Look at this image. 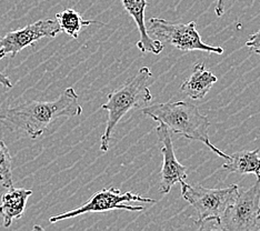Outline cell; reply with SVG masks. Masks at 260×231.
Masks as SVG:
<instances>
[{"mask_svg":"<svg viewBox=\"0 0 260 231\" xmlns=\"http://www.w3.org/2000/svg\"><path fill=\"white\" fill-rule=\"evenodd\" d=\"M260 219V180L237 198L224 211L218 229L226 231H255Z\"/></svg>","mask_w":260,"mask_h":231,"instance_id":"obj_7","label":"cell"},{"mask_svg":"<svg viewBox=\"0 0 260 231\" xmlns=\"http://www.w3.org/2000/svg\"><path fill=\"white\" fill-rule=\"evenodd\" d=\"M246 46L250 49V51L260 56V29L256 34L250 36V38L246 43Z\"/></svg>","mask_w":260,"mask_h":231,"instance_id":"obj_16","label":"cell"},{"mask_svg":"<svg viewBox=\"0 0 260 231\" xmlns=\"http://www.w3.org/2000/svg\"><path fill=\"white\" fill-rule=\"evenodd\" d=\"M156 134L159 142L161 144L162 153V167L160 173V183H159V191L162 194H167L176 183L185 181L188 177V168L181 164L176 158L175 149L171 140L170 130L166 124L159 123L156 127Z\"/></svg>","mask_w":260,"mask_h":231,"instance_id":"obj_9","label":"cell"},{"mask_svg":"<svg viewBox=\"0 0 260 231\" xmlns=\"http://www.w3.org/2000/svg\"><path fill=\"white\" fill-rule=\"evenodd\" d=\"M61 32L56 19H41L0 38V59L15 57L22 49L32 46L41 38H55Z\"/></svg>","mask_w":260,"mask_h":231,"instance_id":"obj_8","label":"cell"},{"mask_svg":"<svg viewBox=\"0 0 260 231\" xmlns=\"http://www.w3.org/2000/svg\"><path fill=\"white\" fill-rule=\"evenodd\" d=\"M32 194V190L26 188H11L8 189L2 197L0 205V215L3 217L4 227L8 228L15 219L23 216L26 209L27 200Z\"/></svg>","mask_w":260,"mask_h":231,"instance_id":"obj_11","label":"cell"},{"mask_svg":"<svg viewBox=\"0 0 260 231\" xmlns=\"http://www.w3.org/2000/svg\"><path fill=\"white\" fill-rule=\"evenodd\" d=\"M152 84L153 75L150 69L143 67L125 85L108 93L107 103L102 106L103 110L108 111L107 124L100 138V150L103 152L108 151L112 131L121 118L130 110L144 108L151 102L152 94L149 87Z\"/></svg>","mask_w":260,"mask_h":231,"instance_id":"obj_3","label":"cell"},{"mask_svg":"<svg viewBox=\"0 0 260 231\" xmlns=\"http://www.w3.org/2000/svg\"><path fill=\"white\" fill-rule=\"evenodd\" d=\"M224 13V0H217L216 5V14L217 16H222Z\"/></svg>","mask_w":260,"mask_h":231,"instance_id":"obj_18","label":"cell"},{"mask_svg":"<svg viewBox=\"0 0 260 231\" xmlns=\"http://www.w3.org/2000/svg\"><path fill=\"white\" fill-rule=\"evenodd\" d=\"M217 81V76L207 70L205 63L200 62L194 64L192 74L182 82L180 90L191 99H203Z\"/></svg>","mask_w":260,"mask_h":231,"instance_id":"obj_12","label":"cell"},{"mask_svg":"<svg viewBox=\"0 0 260 231\" xmlns=\"http://www.w3.org/2000/svg\"><path fill=\"white\" fill-rule=\"evenodd\" d=\"M259 149L252 151H238L230 156L228 161L222 164V169L229 174L247 175L253 174L260 180V157Z\"/></svg>","mask_w":260,"mask_h":231,"instance_id":"obj_13","label":"cell"},{"mask_svg":"<svg viewBox=\"0 0 260 231\" xmlns=\"http://www.w3.org/2000/svg\"><path fill=\"white\" fill-rule=\"evenodd\" d=\"M181 197L197 212V223L199 229H204L205 224L215 221L219 223L220 219L228 207L237 198L239 187L230 185L224 188L210 189L202 185L191 186L185 181L180 182Z\"/></svg>","mask_w":260,"mask_h":231,"instance_id":"obj_4","label":"cell"},{"mask_svg":"<svg viewBox=\"0 0 260 231\" xmlns=\"http://www.w3.org/2000/svg\"><path fill=\"white\" fill-rule=\"evenodd\" d=\"M121 3L127 14L132 16L136 25H137L138 31L140 34V39L136 44L138 49L143 52H151L153 55H159L164 50V45L160 40L150 37L145 23V9L147 7V0H121Z\"/></svg>","mask_w":260,"mask_h":231,"instance_id":"obj_10","label":"cell"},{"mask_svg":"<svg viewBox=\"0 0 260 231\" xmlns=\"http://www.w3.org/2000/svg\"><path fill=\"white\" fill-rule=\"evenodd\" d=\"M56 20L58 21L61 31L67 34L74 39L78 38V35L82 28L89 27L90 25H93V23H97V25H104V23L99 21L85 20L79 13H77L76 10L72 8H67L62 10L61 13H58L56 15Z\"/></svg>","mask_w":260,"mask_h":231,"instance_id":"obj_14","label":"cell"},{"mask_svg":"<svg viewBox=\"0 0 260 231\" xmlns=\"http://www.w3.org/2000/svg\"><path fill=\"white\" fill-rule=\"evenodd\" d=\"M0 183L6 189L14 188L13 160L7 146L0 139Z\"/></svg>","mask_w":260,"mask_h":231,"instance_id":"obj_15","label":"cell"},{"mask_svg":"<svg viewBox=\"0 0 260 231\" xmlns=\"http://www.w3.org/2000/svg\"><path fill=\"white\" fill-rule=\"evenodd\" d=\"M143 203V204H155L156 200L151 198L143 197L141 194L134 192H121L119 189L116 187L105 188L103 190L91 195V198L85 203L82 206L78 207L74 210L66 211L59 215L51 217L49 221L51 223H56L59 221L66 220V219L75 218L85 213L89 212H107L111 210H127V211H143L145 209L144 206H132V205H123L125 203Z\"/></svg>","mask_w":260,"mask_h":231,"instance_id":"obj_5","label":"cell"},{"mask_svg":"<svg viewBox=\"0 0 260 231\" xmlns=\"http://www.w3.org/2000/svg\"><path fill=\"white\" fill-rule=\"evenodd\" d=\"M194 21L188 23H171L162 18H150L148 31L161 38L170 46L181 51H206L216 55H222L223 48L207 45L202 40Z\"/></svg>","mask_w":260,"mask_h":231,"instance_id":"obj_6","label":"cell"},{"mask_svg":"<svg viewBox=\"0 0 260 231\" xmlns=\"http://www.w3.org/2000/svg\"><path fill=\"white\" fill-rule=\"evenodd\" d=\"M256 230H257V231H260V219H259V221H258V223H257V227H256Z\"/></svg>","mask_w":260,"mask_h":231,"instance_id":"obj_19","label":"cell"},{"mask_svg":"<svg viewBox=\"0 0 260 231\" xmlns=\"http://www.w3.org/2000/svg\"><path fill=\"white\" fill-rule=\"evenodd\" d=\"M143 114L158 123L166 124L170 133L178 134L189 140L203 142L216 155L228 160L229 155L217 148L209 139L210 122L198 107L188 102H168L144 107Z\"/></svg>","mask_w":260,"mask_h":231,"instance_id":"obj_2","label":"cell"},{"mask_svg":"<svg viewBox=\"0 0 260 231\" xmlns=\"http://www.w3.org/2000/svg\"><path fill=\"white\" fill-rule=\"evenodd\" d=\"M81 114L78 94L69 87L54 102L30 100L16 106L0 107V122L9 123L36 139L58 118H72Z\"/></svg>","mask_w":260,"mask_h":231,"instance_id":"obj_1","label":"cell"},{"mask_svg":"<svg viewBox=\"0 0 260 231\" xmlns=\"http://www.w3.org/2000/svg\"><path fill=\"white\" fill-rule=\"evenodd\" d=\"M0 86L5 87L6 89H8V90L13 88V84H11L10 78L4 73H2V71H0Z\"/></svg>","mask_w":260,"mask_h":231,"instance_id":"obj_17","label":"cell"}]
</instances>
